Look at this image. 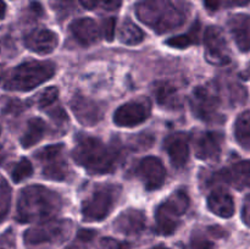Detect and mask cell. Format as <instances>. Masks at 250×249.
I'll return each instance as SVG.
<instances>
[{
  "mask_svg": "<svg viewBox=\"0 0 250 249\" xmlns=\"http://www.w3.org/2000/svg\"><path fill=\"white\" fill-rule=\"evenodd\" d=\"M229 27L239 50L250 51V15H234L229 19Z\"/></svg>",
  "mask_w": 250,
  "mask_h": 249,
  "instance_id": "cell-19",
  "label": "cell"
},
{
  "mask_svg": "<svg viewBox=\"0 0 250 249\" xmlns=\"http://www.w3.org/2000/svg\"><path fill=\"white\" fill-rule=\"evenodd\" d=\"M59 97V89L56 87H49L45 88L43 92L39 94L38 98V106L39 109L46 110L50 106H53L54 103L58 100Z\"/></svg>",
  "mask_w": 250,
  "mask_h": 249,
  "instance_id": "cell-31",
  "label": "cell"
},
{
  "mask_svg": "<svg viewBox=\"0 0 250 249\" xmlns=\"http://www.w3.org/2000/svg\"><path fill=\"white\" fill-rule=\"evenodd\" d=\"M72 156L76 163L90 175L111 173L116 168V150L94 137L81 136L77 139Z\"/></svg>",
  "mask_w": 250,
  "mask_h": 249,
  "instance_id": "cell-3",
  "label": "cell"
},
{
  "mask_svg": "<svg viewBox=\"0 0 250 249\" xmlns=\"http://www.w3.org/2000/svg\"><path fill=\"white\" fill-rule=\"evenodd\" d=\"M205 59L211 65L224 66L231 61V51L225 34L219 27H208L204 33Z\"/></svg>",
  "mask_w": 250,
  "mask_h": 249,
  "instance_id": "cell-10",
  "label": "cell"
},
{
  "mask_svg": "<svg viewBox=\"0 0 250 249\" xmlns=\"http://www.w3.org/2000/svg\"><path fill=\"white\" fill-rule=\"evenodd\" d=\"M189 104L194 116L202 121L217 122L221 120L219 97L207 87L199 85L194 88L189 98Z\"/></svg>",
  "mask_w": 250,
  "mask_h": 249,
  "instance_id": "cell-9",
  "label": "cell"
},
{
  "mask_svg": "<svg viewBox=\"0 0 250 249\" xmlns=\"http://www.w3.org/2000/svg\"><path fill=\"white\" fill-rule=\"evenodd\" d=\"M42 165V173L51 181H63L67 178L68 165L63 154L62 144H53L41 149L36 154Z\"/></svg>",
  "mask_w": 250,
  "mask_h": 249,
  "instance_id": "cell-8",
  "label": "cell"
},
{
  "mask_svg": "<svg viewBox=\"0 0 250 249\" xmlns=\"http://www.w3.org/2000/svg\"><path fill=\"white\" fill-rule=\"evenodd\" d=\"M146 215L142 210L127 209L116 217L114 228L122 234L133 236L141 233L146 228Z\"/></svg>",
  "mask_w": 250,
  "mask_h": 249,
  "instance_id": "cell-17",
  "label": "cell"
},
{
  "mask_svg": "<svg viewBox=\"0 0 250 249\" xmlns=\"http://www.w3.org/2000/svg\"><path fill=\"white\" fill-rule=\"evenodd\" d=\"M71 221L68 220H48L24 232L23 239L28 246L58 243L68 236Z\"/></svg>",
  "mask_w": 250,
  "mask_h": 249,
  "instance_id": "cell-7",
  "label": "cell"
},
{
  "mask_svg": "<svg viewBox=\"0 0 250 249\" xmlns=\"http://www.w3.org/2000/svg\"><path fill=\"white\" fill-rule=\"evenodd\" d=\"M189 197L185 190L173 192L156 209V232L163 236H170L181 224V217L189 208Z\"/></svg>",
  "mask_w": 250,
  "mask_h": 249,
  "instance_id": "cell-6",
  "label": "cell"
},
{
  "mask_svg": "<svg viewBox=\"0 0 250 249\" xmlns=\"http://www.w3.org/2000/svg\"><path fill=\"white\" fill-rule=\"evenodd\" d=\"M55 65L50 61H27L16 66L5 80L4 88L14 92H28L50 80Z\"/></svg>",
  "mask_w": 250,
  "mask_h": 249,
  "instance_id": "cell-4",
  "label": "cell"
},
{
  "mask_svg": "<svg viewBox=\"0 0 250 249\" xmlns=\"http://www.w3.org/2000/svg\"><path fill=\"white\" fill-rule=\"evenodd\" d=\"M70 31L76 41L82 45L88 46L94 44L100 38V29L94 20L83 17L71 22Z\"/></svg>",
  "mask_w": 250,
  "mask_h": 249,
  "instance_id": "cell-18",
  "label": "cell"
},
{
  "mask_svg": "<svg viewBox=\"0 0 250 249\" xmlns=\"http://www.w3.org/2000/svg\"><path fill=\"white\" fill-rule=\"evenodd\" d=\"M115 29H116V20H115L114 17H110V19H106L103 21L102 31L103 34H104V38L106 39V41H114Z\"/></svg>",
  "mask_w": 250,
  "mask_h": 249,
  "instance_id": "cell-34",
  "label": "cell"
},
{
  "mask_svg": "<svg viewBox=\"0 0 250 249\" xmlns=\"http://www.w3.org/2000/svg\"><path fill=\"white\" fill-rule=\"evenodd\" d=\"M153 249H168V248H165V247H155V248Z\"/></svg>",
  "mask_w": 250,
  "mask_h": 249,
  "instance_id": "cell-41",
  "label": "cell"
},
{
  "mask_svg": "<svg viewBox=\"0 0 250 249\" xmlns=\"http://www.w3.org/2000/svg\"><path fill=\"white\" fill-rule=\"evenodd\" d=\"M150 115L146 100H132L121 105L114 114V122L120 127H134L146 121Z\"/></svg>",
  "mask_w": 250,
  "mask_h": 249,
  "instance_id": "cell-11",
  "label": "cell"
},
{
  "mask_svg": "<svg viewBox=\"0 0 250 249\" xmlns=\"http://www.w3.org/2000/svg\"><path fill=\"white\" fill-rule=\"evenodd\" d=\"M221 2L222 0H204L205 7H207V10H209L211 12L216 11L220 7V5H221Z\"/></svg>",
  "mask_w": 250,
  "mask_h": 249,
  "instance_id": "cell-37",
  "label": "cell"
},
{
  "mask_svg": "<svg viewBox=\"0 0 250 249\" xmlns=\"http://www.w3.org/2000/svg\"><path fill=\"white\" fill-rule=\"evenodd\" d=\"M0 133H1V128H0Z\"/></svg>",
  "mask_w": 250,
  "mask_h": 249,
  "instance_id": "cell-44",
  "label": "cell"
},
{
  "mask_svg": "<svg viewBox=\"0 0 250 249\" xmlns=\"http://www.w3.org/2000/svg\"><path fill=\"white\" fill-rule=\"evenodd\" d=\"M94 236L95 232L88 231V229H82V231H80V233H78V238L82 239V241H90Z\"/></svg>",
  "mask_w": 250,
  "mask_h": 249,
  "instance_id": "cell-38",
  "label": "cell"
},
{
  "mask_svg": "<svg viewBox=\"0 0 250 249\" xmlns=\"http://www.w3.org/2000/svg\"><path fill=\"white\" fill-rule=\"evenodd\" d=\"M229 6H246L250 4V0H226Z\"/></svg>",
  "mask_w": 250,
  "mask_h": 249,
  "instance_id": "cell-39",
  "label": "cell"
},
{
  "mask_svg": "<svg viewBox=\"0 0 250 249\" xmlns=\"http://www.w3.org/2000/svg\"><path fill=\"white\" fill-rule=\"evenodd\" d=\"M129 246L125 242H120L117 239L111 238V237H105L99 242L98 249H128Z\"/></svg>",
  "mask_w": 250,
  "mask_h": 249,
  "instance_id": "cell-32",
  "label": "cell"
},
{
  "mask_svg": "<svg viewBox=\"0 0 250 249\" xmlns=\"http://www.w3.org/2000/svg\"><path fill=\"white\" fill-rule=\"evenodd\" d=\"M121 187L116 185H100L83 202L82 216L84 221L99 222L110 215L117 204Z\"/></svg>",
  "mask_w": 250,
  "mask_h": 249,
  "instance_id": "cell-5",
  "label": "cell"
},
{
  "mask_svg": "<svg viewBox=\"0 0 250 249\" xmlns=\"http://www.w3.org/2000/svg\"><path fill=\"white\" fill-rule=\"evenodd\" d=\"M50 6L60 21L65 20L75 10L73 0H50Z\"/></svg>",
  "mask_w": 250,
  "mask_h": 249,
  "instance_id": "cell-30",
  "label": "cell"
},
{
  "mask_svg": "<svg viewBox=\"0 0 250 249\" xmlns=\"http://www.w3.org/2000/svg\"><path fill=\"white\" fill-rule=\"evenodd\" d=\"M242 219H243L244 224L250 227V195L246 198V202H244L243 210H242Z\"/></svg>",
  "mask_w": 250,
  "mask_h": 249,
  "instance_id": "cell-36",
  "label": "cell"
},
{
  "mask_svg": "<svg viewBox=\"0 0 250 249\" xmlns=\"http://www.w3.org/2000/svg\"><path fill=\"white\" fill-rule=\"evenodd\" d=\"M166 151L168 154L171 164L173 167L182 168L187 165L189 159V144H188V137L186 133L177 132L172 133L164 142Z\"/></svg>",
  "mask_w": 250,
  "mask_h": 249,
  "instance_id": "cell-15",
  "label": "cell"
},
{
  "mask_svg": "<svg viewBox=\"0 0 250 249\" xmlns=\"http://www.w3.org/2000/svg\"><path fill=\"white\" fill-rule=\"evenodd\" d=\"M199 29L200 26L199 23H195L194 26L190 28V31L186 34H181V36L172 37V38L168 39L166 42L168 46H172V48H188L189 45H193V44H197L199 42Z\"/></svg>",
  "mask_w": 250,
  "mask_h": 249,
  "instance_id": "cell-26",
  "label": "cell"
},
{
  "mask_svg": "<svg viewBox=\"0 0 250 249\" xmlns=\"http://www.w3.org/2000/svg\"><path fill=\"white\" fill-rule=\"evenodd\" d=\"M59 44V37L50 29L41 28L31 32L24 38V45L31 51L41 55H46L55 50Z\"/></svg>",
  "mask_w": 250,
  "mask_h": 249,
  "instance_id": "cell-16",
  "label": "cell"
},
{
  "mask_svg": "<svg viewBox=\"0 0 250 249\" xmlns=\"http://www.w3.org/2000/svg\"><path fill=\"white\" fill-rule=\"evenodd\" d=\"M11 205V188L4 177L0 176V222L7 216Z\"/></svg>",
  "mask_w": 250,
  "mask_h": 249,
  "instance_id": "cell-27",
  "label": "cell"
},
{
  "mask_svg": "<svg viewBox=\"0 0 250 249\" xmlns=\"http://www.w3.org/2000/svg\"><path fill=\"white\" fill-rule=\"evenodd\" d=\"M81 5L88 10H104L115 11L120 9L122 0H80Z\"/></svg>",
  "mask_w": 250,
  "mask_h": 249,
  "instance_id": "cell-29",
  "label": "cell"
},
{
  "mask_svg": "<svg viewBox=\"0 0 250 249\" xmlns=\"http://www.w3.org/2000/svg\"><path fill=\"white\" fill-rule=\"evenodd\" d=\"M187 0H141L136 6L137 17L159 34L180 28L190 15Z\"/></svg>",
  "mask_w": 250,
  "mask_h": 249,
  "instance_id": "cell-1",
  "label": "cell"
},
{
  "mask_svg": "<svg viewBox=\"0 0 250 249\" xmlns=\"http://www.w3.org/2000/svg\"><path fill=\"white\" fill-rule=\"evenodd\" d=\"M139 180L148 190H155L164 185L166 180V170L160 159L146 156L142 159L136 171Z\"/></svg>",
  "mask_w": 250,
  "mask_h": 249,
  "instance_id": "cell-12",
  "label": "cell"
},
{
  "mask_svg": "<svg viewBox=\"0 0 250 249\" xmlns=\"http://www.w3.org/2000/svg\"><path fill=\"white\" fill-rule=\"evenodd\" d=\"M68 249H75V248H68Z\"/></svg>",
  "mask_w": 250,
  "mask_h": 249,
  "instance_id": "cell-45",
  "label": "cell"
},
{
  "mask_svg": "<svg viewBox=\"0 0 250 249\" xmlns=\"http://www.w3.org/2000/svg\"><path fill=\"white\" fill-rule=\"evenodd\" d=\"M247 75H248V77L250 78V66H249V68H248V72H247Z\"/></svg>",
  "mask_w": 250,
  "mask_h": 249,
  "instance_id": "cell-42",
  "label": "cell"
},
{
  "mask_svg": "<svg viewBox=\"0 0 250 249\" xmlns=\"http://www.w3.org/2000/svg\"><path fill=\"white\" fill-rule=\"evenodd\" d=\"M208 208L217 216L229 219L234 214V200L227 192L217 189L208 197Z\"/></svg>",
  "mask_w": 250,
  "mask_h": 249,
  "instance_id": "cell-21",
  "label": "cell"
},
{
  "mask_svg": "<svg viewBox=\"0 0 250 249\" xmlns=\"http://www.w3.org/2000/svg\"><path fill=\"white\" fill-rule=\"evenodd\" d=\"M70 106L77 121L83 126H94L102 121L104 116V109L102 105L81 94H76L71 99Z\"/></svg>",
  "mask_w": 250,
  "mask_h": 249,
  "instance_id": "cell-13",
  "label": "cell"
},
{
  "mask_svg": "<svg viewBox=\"0 0 250 249\" xmlns=\"http://www.w3.org/2000/svg\"><path fill=\"white\" fill-rule=\"evenodd\" d=\"M224 134L220 132H203L194 139V154L200 160H216L222 150Z\"/></svg>",
  "mask_w": 250,
  "mask_h": 249,
  "instance_id": "cell-14",
  "label": "cell"
},
{
  "mask_svg": "<svg viewBox=\"0 0 250 249\" xmlns=\"http://www.w3.org/2000/svg\"><path fill=\"white\" fill-rule=\"evenodd\" d=\"M187 249H214V243L202 236H193Z\"/></svg>",
  "mask_w": 250,
  "mask_h": 249,
  "instance_id": "cell-33",
  "label": "cell"
},
{
  "mask_svg": "<svg viewBox=\"0 0 250 249\" xmlns=\"http://www.w3.org/2000/svg\"><path fill=\"white\" fill-rule=\"evenodd\" d=\"M33 173V166H32L31 161L26 158L20 159L14 166L11 171V178L15 183H20L24 181L26 178L31 177Z\"/></svg>",
  "mask_w": 250,
  "mask_h": 249,
  "instance_id": "cell-28",
  "label": "cell"
},
{
  "mask_svg": "<svg viewBox=\"0 0 250 249\" xmlns=\"http://www.w3.org/2000/svg\"><path fill=\"white\" fill-rule=\"evenodd\" d=\"M156 102L160 106L170 110H177L182 106L180 93L177 88L167 82L156 83L154 88Z\"/></svg>",
  "mask_w": 250,
  "mask_h": 249,
  "instance_id": "cell-22",
  "label": "cell"
},
{
  "mask_svg": "<svg viewBox=\"0 0 250 249\" xmlns=\"http://www.w3.org/2000/svg\"><path fill=\"white\" fill-rule=\"evenodd\" d=\"M220 173L222 178L236 189L243 190L250 188V160L239 161Z\"/></svg>",
  "mask_w": 250,
  "mask_h": 249,
  "instance_id": "cell-20",
  "label": "cell"
},
{
  "mask_svg": "<svg viewBox=\"0 0 250 249\" xmlns=\"http://www.w3.org/2000/svg\"><path fill=\"white\" fill-rule=\"evenodd\" d=\"M62 208L59 193L43 187L28 186L20 193L16 219L19 222H44L51 220Z\"/></svg>",
  "mask_w": 250,
  "mask_h": 249,
  "instance_id": "cell-2",
  "label": "cell"
},
{
  "mask_svg": "<svg viewBox=\"0 0 250 249\" xmlns=\"http://www.w3.org/2000/svg\"><path fill=\"white\" fill-rule=\"evenodd\" d=\"M49 115H50L51 119H53L54 121L59 124H63V122L67 121V116H66L65 111H63L61 107H56V109L50 110V111H49Z\"/></svg>",
  "mask_w": 250,
  "mask_h": 249,
  "instance_id": "cell-35",
  "label": "cell"
},
{
  "mask_svg": "<svg viewBox=\"0 0 250 249\" xmlns=\"http://www.w3.org/2000/svg\"><path fill=\"white\" fill-rule=\"evenodd\" d=\"M46 131V124L39 117H33L27 122L26 131L23 132V136L21 137L22 148L28 149L31 146L36 145L41 139L43 138Z\"/></svg>",
  "mask_w": 250,
  "mask_h": 249,
  "instance_id": "cell-23",
  "label": "cell"
},
{
  "mask_svg": "<svg viewBox=\"0 0 250 249\" xmlns=\"http://www.w3.org/2000/svg\"><path fill=\"white\" fill-rule=\"evenodd\" d=\"M234 137L239 145L250 151V110L242 112L234 124Z\"/></svg>",
  "mask_w": 250,
  "mask_h": 249,
  "instance_id": "cell-24",
  "label": "cell"
},
{
  "mask_svg": "<svg viewBox=\"0 0 250 249\" xmlns=\"http://www.w3.org/2000/svg\"><path fill=\"white\" fill-rule=\"evenodd\" d=\"M5 14H6V5L2 0H0V20L4 19Z\"/></svg>",
  "mask_w": 250,
  "mask_h": 249,
  "instance_id": "cell-40",
  "label": "cell"
},
{
  "mask_svg": "<svg viewBox=\"0 0 250 249\" xmlns=\"http://www.w3.org/2000/svg\"><path fill=\"white\" fill-rule=\"evenodd\" d=\"M1 77H2V72H1V71H0V80H1Z\"/></svg>",
  "mask_w": 250,
  "mask_h": 249,
  "instance_id": "cell-43",
  "label": "cell"
},
{
  "mask_svg": "<svg viewBox=\"0 0 250 249\" xmlns=\"http://www.w3.org/2000/svg\"><path fill=\"white\" fill-rule=\"evenodd\" d=\"M144 39V33L131 20H125L119 29V41L127 45H137Z\"/></svg>",
  "mask_w": 250,
  "mask_h": 249,
  "instance_id": "cell-25",
  "label": "cell"
}]
</instances>
